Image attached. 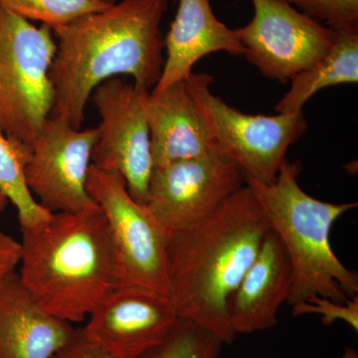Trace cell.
I'll use <instances>...</instances> for the list:
<instances>
[{
  "label": "cell",
  "instance_id": "obj_25",
  "mask_svg": "<svg viewBox=\"0 0 358 358\" xmlns=\"http://www.w3.org/2000/svg\"><path fill=\"white\" fill-rule=\"evenodd\" d=\"M8 199H6V195L2 194V193L0 192V213H2V212L6 210L7 205H8Z\"/></svg>",
  "mask_w": 358,
  "mask_h": 358
},
{
  "label": "cell",
  "instance_id": "obj_2",
  "mask_svg": "<svg viewBox=\"0 0 358 358\" xmlns=\"http://www.w3.org/2000/svg\"><path fill=\"white\" fill-rule=\"evenodd\" d=\"M271 231L265 212L246 185L215 211L167 237L169 296L178 317L231 345L228 301Z\"/></svg>",
  "mask_w": 358,
  "mask_h": 358
},
{
  "label": "cell",
  "instance_id": "obj_13",
  "mask_svg": "<svg viewBox=\"0 0 358 358\" xmlns=\"http://www.w3.org/2000/svg\"><path fill=\"white\" fill-rule=\"evenodd\" d=\"M293 275L286 249L271 229L255 260L228 301L231 326L238 334L268 331L278 324L288 301Z\"/></svg>",
  "mask_w": 358,
  "mask_h": 358
},
{
  "label": "cell",
  "instance_id": "obj_4",
  "mask_svg": "<svg viewBox=\"0 0 358 358\" xmlns=\"http://www.w3.org/2000/svg\"><path fill=\"white\" fill-rule=\"evenodd\" d=\"M301 169L298 160L287 159L273 182L246 178V186L288 254L293 282L287 303L313 296L345 303L358 294V275L334 253L331 232L334 222L357 203H329L310 196L299 183Z\"/></svg>",
  "mask_w": 358,
  "mask_h": 358
},
{
  "label": "cell",
  "instance_id": "obj_11",
  "mask_svg": "<svg viewBox=\"0 0 358 358\" xmlns=\"http://www.w3.org/2000/svg\"><path fill=\"white\" fill-rule=\"evenodd\" d=\"M96 129H74L50 115L31 145L25 181L47 210L78 212L96 206L87 190Z\"/></svg>",
  "mask_w": 358,
  "mask_h": 358
},
{
  "label": "cell",
  "instance_id": "obj_15",
  "mask_svg": "<svg viewBox=\"0 0 358 358\" xmlns=\"http://www.w3.org/2000/svg\"><path fill=\"white\" fill-rule=\"evenodd\" d=\"M77 329L40 307L16 273L0 286V358H52Z\"/></svg>",
  "mask_w": 358,
  "mask_h": 358
},
{
  "label": "cell",
  "instance_id": "obj_9",
  "mask_svg": "<svg viewBox=\"0 0 358 358\" xmlns=\"http://www.w3.org/2000/svg\"><path fill=\"white\" fill-rule=\"evenodd\" d=\"M245 185L243 171L215 147L154 169L145 205L169 237L203 220Z\"/></svg>",
  "mask_w": 358,
  "mask_h": 358
},
{
  "label": "cell",
  "instance_id": "obj_7",
  "mask_svg": "<svg viewBox=\"0 0 358 358\" xmlns=\"http://www.w3.org/2000/svg\"><path fill=\"white\" fill-rule=\"evenodd\" d=\"M87 190L107 221L120 287L169 296L167 236L147 205L131 196L121 174L94 164Z\"/></svg>",
  "mask_w": 358,
  "mask_h": 358
},
{
  "label": "cell",
  "instance_id": "obj_16",
  "mask_svg": "<svg viewBox=\"0 0 358 358\" xmlns=\"http://www.w3.org/2000/svg\"><path fill=\"white\" fill-rule=\"evenodd\" d=\"M148 117L154 169L199 157L216 147L185 80L159 95L150 94Z\"/></svg>",
  "mask_w": 358,
  "mask_h": 358
},
{
  "label": "cell",
  "instance_id": "obj_1",
  "mask_svg": "<svg viewBox=\"0 0 358 358\" xmlns=\"http://www.w3.org/2000/svg\"><path fill=\"white\" fill-rule=\"evenodd\" d=\"M169 0H121L52 30L55 57L50 115L82 129L94 90L121 75L138 88L154 89L164 64L160 23Z\"/></svg>",
  "mask_w": 358,
  "mask_h": 358
},
{
  "label": "cell",
  "instance_id": "obj_14",
  "mask_svg": "<svg viewBox=\"0 0 358 358\" xmlns=\"http://www.w3.org/2000/svg\"><path fill=\"white\" fill-rule=\"evenodd\" d=\"M164 49L166 56L162 76L150 92L154 96L187 79L205 56L216 52L235 57L245 55L236 30L217 20L210 0H178L176 18L164 38Z\"/></svg>",
  "mask_w": 358,
  "mask_h": 358
},
{
  "label": "cell",
  "instance_id": "obj_3",
  "mask_svg": "<svg viewBox=\"0 0 358 358\" xmlns=\"http://www.w3.org/2000/svg\"><path fill=\"white\" fill-rule=\"evenodd\" d=\"M21 230V282L58 319L83 322L120 287L109 228L98 205L55 212Z\"/></svg>",
  "mask_w": 358,
  "mask_h": 358
},
{
  "label": "cell",
  "instance_id": "obj_19",
  "mask_svg": "<svg viewBox=\"0 0 358 358\" xmlns=\"http://www.w3.org/2000/svg\"><path fill=\"white\" fill-rule=\"evenodd\" d=\"M222 346L203 327L179 317L167 338L138 358H219Z\"/></svg>",
  "mask_w": 358,
  "mask_h": 358
},
{
  "label": "cell",
  "instance_id": "obj_24",
  "mask_svg": "<svg viewBox=\"0 0 358 358\" xmlns=\"http://www.w3.org/2000/svg\"><path fill=\"white\" fill-rule=\"evenodd\" d=\"M21 243L0 231V286L20 264Z\"/></svg>",
  "mask_w": 358,
  "mask_h": 358
},
{
  "label": "cell",
  "instance_id": "obj_18",
  "mask_svg": "<svg viewBox=\"0 0 358 358\" xmlns=\"http://www.w3.org/2000/svg\"><path fill=\"white\" fill-rule=\"evenodd\" d=\"M31 157V147L9 138L0 129V192L17 210L21 229L34 228L50 218L35 199L25 181V167Z\"/></svg>",
  "mask_w": 358,
  "mask_h": 358
},
{
  "label": "cell",
  "instance_id": "obj_26",
  "mask_svg": "<svg viewBox=\"0 0 358 358\" xmlns=\"http://www.w3.org/2000/svg\"><path fill=\"white\" fill-rule=\"evenodd\" d=\"M355 352L353 350H345V355H343V358H355Z\"/></svg>",
  "mask_w": 358,
  "mask_h": 358
},
{
  "label": "cell",
  "instance_id": "obj_21",
  "mask_svg": "<svg viewBox=\"0 0 358 358\" xmlns=\"http://www.w3.org/2000/svg\"><path fill=\"white\" fill-rule=\"evenodd\" d=\"M331 29L358 25V0H282Z\"/></svg>",
  "mask_w": 358,
  "mask_h": 358
},
{
  "label": "cell",
  "instance_id": "obj_17",
  "mask_svg": "<svg viewBox=\"0 0 358 358\" xmlns=\"http://www.w3.org/2000/svg\"><path fill=\"white\" fill-rule=\"evenodd\" d=\"M331 48L315 64L289 79L291 87L275 106L278 114L301 112L320 90L358 82V25L333 29Z\"/></svg>",
  "mask_w": 358,
  "mask_h": 358
},
{
  "label": "cell",
  "instance_id": "obj_10",
  "mask_svg": "<svg viewBox=\"0 0 358 358\" xmlns=\"http://www.w3.org/2000/svg\"><path fill=\"white\" fill-rule=\"evenodd\" d=\"M251 1L253 20L236 31L245 57L267 79L287 84L331 48V28L282 0Z\"/></svg>",
  "mask_w": 358,
  "mask_h": 358
},
{
  "label": "cell",
  "instance_id": "obj_27",
  "mask_svg": "<svg viewBox=\"0 0 358 358\" xmlns=\"http://www.w3.org/2000/svg\"><path fill=\"white\" fill-rule=\"evenodd\" d=\"M100 1L103 2V3L106 4H114L115 2V0H100Z\"/></svg>",
  "mask_w": 358,
  "mask_h": 358
},
{
  "label": "cell",
  "instance_id": "obj_12",
  "mask_svg": "<svg viewBox=\"0 0 358 358\" xmlns=\"http://www.w3.org/2000/svg\"><path fill=\"white\" fill-rule=\"evenodd\" d=\"M179 319L166 294L121 286L89 315L85 334L119 358H138L162 343Z\"/></svg>",
  "mask_w": 358,
  "mask_h": 358
},
{
  "label": "cell",
  "instance_id": "obj_22",
  "mask_svg": "<svg viewBox=\"0 0 358 358\" xmlns=\"http://www.w3.org/2000/svg\"><path fill=\"white\" fill-rule=\"evenodd\" d=\"M294 317L299 315H320V320L326 327L331 326L338 320L346 322L355 331H358V294L348 299L345 303H338L324 296H313L308 301L292 306Z\"/></svg>",
  "mask_w": 358,
  "mask_h": 358
},
{
  "label": "cell",
  "instance_id": "obj_8",
  "mask_svg": "<svg viewBox=\"0 0 358 358\" xmlns=\"http://www.w3.org/2000/svg\"><path fill=\"white\" fill-rule=\"evenodd\" d=\"M150 96L148 90L120 77L103 82L91 96L101 117L92 162L121 174L131 196L143 205L154 171L148 117Z\"/></svg>",
  "mask_w": 358,
  "mask_h": 358
},
{
  "label": "cell",
  "instance_id": "obj_6",
  "mask_svg": "<svg viewBox=\"0 0 358 358\" xmlns=\"http://www.w3.org/2000/svg\"><path fill=\"white\" fill-rule=\"evenodd\" d=\"M213 80L206 73H192L185 80L212 140L247 178L264 185L273 182L287 160L289 148L307 131L303 110L275 115L244 114L212 93Z\"/></svg>",
  "mask_w": 358,
  "mask_h": 358
},
{
  "label": "cell",
  "instance_id": "obj_20",
  "mask_svg": "<svg viewBox=\"0 0 358 358\" xmlns=\"http://www.w3.org/2000/svg\"><path fill=\"white\" fill-rule=\"evenodd\" d=\"M0 3L11 13L52 30L110 6L100 0H0Z\"/></svg>",
  "mask_w": 358,
  "mask_h": 358
},
{
  "label": "cell",
  "instance_id": "obj_5",
  "mask_svg": "<svg viewBox=\"0 0 358 358\" xmlns=\"http://www.w3.org/2000/svg\"><path fill=\"white\" fill-rule=\"evenodd\" d=\"M55 37L0 3V129L31 147L53 109Z\"/></svg>",
  "mask_w": 358,
  "mask_h": 358
},
{
  "label": "cell",
  "instance_id": "obj_23",
  "mask_svg": "<svg viewBox=\"0 0 358 358\" xmlns=\"http://www.w3.org/2000/svg\"><path fill=\"white\" fill-rule=\"evenodd\" d=\"M52 358H119L90 339L83 329L77 333Z\"/></svg>",
  "mask_w": 358,
  "mask_h": 358
}]
</instances>
